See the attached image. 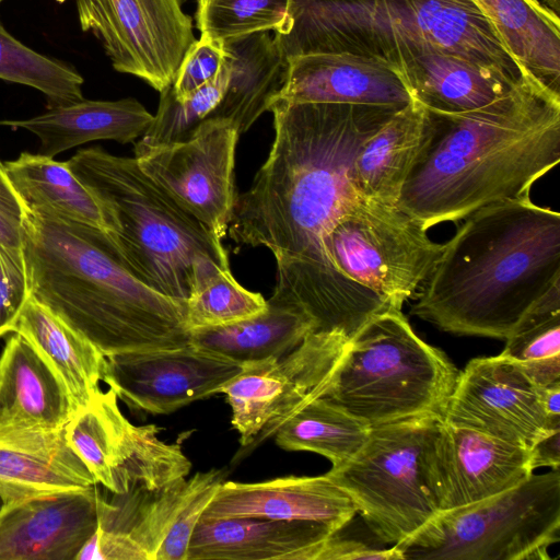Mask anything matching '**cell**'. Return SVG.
Segmentation results:
<instances>
[{"label": "cell", "instance_id": "603a6c76", "mask_svg": "<svg viewBox=\"0 0 560 560\" xmlns=\"http://www.w3.org/2000/svg\"><path fill=\"white\" fill-rule=\"evenodd\" d=\"M337 533L310 521L200 518L189 541L187 560H315L324 542Z\"/></svg>", "mask_w": 560, "mask_h": 560}, {"label": "cell", "instance_id": "1f68e13d", "mask_svg": "<svg viewBox=\"0 0 560 560\" xmlns=\"http://www.w3.org/2000/svg\"><path fill=\"white\" fill-rule=\"evenodd\" d=\"M8 176L30 208L49 210L107 233L101 209L85 186L71 171L68 161L22 152L4 163Z\"/></svg>", "mask_w": 560, "mask_h": 560}, {"label": "cell", "instance_id": "d6a6232c", "mask_svg": "<svg viewBox=\"0 0 560 560\" xmlns=\"http://www.w3.org/2000/svg\"><path fill=\"white\" fill-rule=\"evenodd\" d=\"M370 431L366 423L319 397L289 418L273 436L283 450L314 452L338 467L357 455Z\"/></svg>", "mask_w": 560, "mask_h": 560}, {"label": "cell", "instance_id": "8d00e7d4", "mask_svg": "<svg viewBox=\"0 0 560 560\" xmlns=\"http://www.w3.org/2000/svg\"><path fill=\"white\" fill-rule=\"evenodd\" d=\"M200 37L222 40L255 32L287 31L290 0H196Z\"/></svg>", "mask_w": 560, "mask_h": 560}, {"label": "cell", "instance_id": "f546056e", "mask_svg": "<svg viewBox=\"0 0 560 560\" xmlns=\"http://www.w3.org/2000/svg\"><path fill=\"white\" fill-rule=\"evenodd\" d=\"M267 304L262 313L237 323L192 330L189 342L249 364L285 355L315 330L314 323L302 312L268 300Z\"/></svg>", "mask_w": 560, "mask_h": 560}, {"label": "cell", "instance_id": "5b68a950", "mask_svg": "<svg viewBox=\"0 0 560 560\" xmlns=\"http://www.w3.org/2000/svg\"><path fill=\"white\" fill-rule=\"evenodd\" d=\"M282 56L350 52L397 68L429 51L453 52L518 77L520 63L472 0H290Z\"/></svg>", "mask_w": 560, "mask_h": 560}, {"label": "cell", "instance_id": "277c9868", "mask_svg": "<svg viewBox=\"0 0 560 560\" xmlns=\"http://www.w3.org/2000/svg\"><path fill=\"white\" fill-rule=\"evenodd\" d=\"M24 211L30 295L105 357L189 343L186 303L137 279L105 231L45 209Z\"/></svg>", "mask_w": 560, "mask_h": 560}, {"label": "cell", "instance_id": "f6af8a7d", "mask_svg": "<svg viewBox=\"0 0 560 560\" xmlns=\"http://www.w3.org/2000/svg\"><path fill=\"white\" fill-rule=\"evenodd\" d=\"M542 404L549 420L560 424V382L542 387Z\"/></svg>", "mask_w": 560, "mask_h": 560}, {"label": "cell", "instance_id": "44dd1931", "mask_svg": "<svg viewBox=\"0 0 560 560\" xmlns=\"http://www.w3.org/2000/svg\"><path fill=\"white\" fill-rule=\"evenodd\" d=\"M355 513L351 498L325 474L249 483L222 481L201 518L258 516L310 521L341 532Z\"/></svg>", "mask_w": 560, "mask_h": 560}, {"label": "cell", "instance_id": "ba28073f", "mask_svg": "<svg viewBox=\"0 0 560 560\" xmlns=\"http://www.w3.org/2000/svg\"><path fill=\"white\" fill-rule=\"evenodd\" d=\"M559 540L560 471L551 469L441 512L395 547L404 560H549L548 549Z\"/></svg>", "mask_w": 560, "mask_h": 560}, {"label": "cell", "instance_id": "9c48e42d", "mask_svg": "<svg viewBox=\"0 0 560 560\" xmlns=\"http://www.w3.org/2000/svg\"><path fill=\"white\" fill-rule=\"evenodd\" d=\"M442 420L425 416L373 427L357 455L327 472L384 544L404 542L440 512L429 456Z\"/></svg>", "mask_w": 560, "mask_h": 560}, {"label": "cell", "instance_id": "ffe728a7", "mask_svg": "<svg viewBox=\"0 0 560 560\" xmlns=\"http://www.w3.org/2000/svg\"><path fill=\"white\" fill-rule=\"evenodd\" d=\"M277 98L289 103H339L402 108L412 96L388 61L350 52L289 58Z\"/></svg>", "mask_w": 560, "mask_h": 560}, {"label": "cell", "instance_id": "7bdbcfd3", "mask_svg": "<svg viewBox=\"0 0 560 560\" xmlns=\"http://www.w3.org/2000/svg\"><path fill=\"white\" fill-rule=\"evenodd\" d=\"M404 560L395 547L375 548L362 541L342 537L340 532L327 539L317 552L315 560Z\"/></svg>", "mask_w": 560, "mask_h": 560}, {"label": "cell", "instance_id": "f1b7e54d", "mask_svg": "<svg viewBox=\"0 0 560 560\" xmlns=\"http://www.w3.org/2000/svg\"><path fill=\"white\" fill-rule=\"evenodd\" d=\"M13 332L26 338L50 364L77 410L101 390L106 357L33 296L27 299Z\"/></svg>", "mask_w": 560, "mask_h": 560}, {"label": "cell", "instance_id": "7c38bea8", "mask_svg": "<svg viewBox=\"0 0 560 560\" xmlns=\"http://www.w3.org/2000/svg\"><path fill=\"white\" fill-rule=\"evenodd\" d=\"M113 389L100 390L65 427L66 438L96 480L114 493L160 489L186 478L191 463L179 444L158 438L155 424L135 425Z\"/></svg>", "mask_w": 560, "mask_h": 560}, {"label": "cell", "instance_id": "83f0119b", "mask_svg": "<svg viewBox=\"0 0 560 560\" xmlns=\"http://www.w3.org/2000/svg\"><path fill=\"white\" fill-rule=\"evenodd\" d=\"M427 115V108L412 98L364 141L352 166V184L360 197L397 207L423 141Z\"/></svg>", "mask_w": 560, "mask_h": 560}, {"label": "cell", "instance_id": "ac0fdd59", "mask_svg": "<svg viewBox=\"0 0 560 560\" xmlns=\"http://www.w3.org/2000/svg\"><path fill=\"white\" fill-rule=\"evenodd\" d=\"M221 470L197 472L160 489L136 487L126 493L95 485L97 529L77 560H155L187 502Z\"/></svg>", "mask_w": 560, "mask_h": 560}, {"label": "cell", "instance_id": "8992f818", "mask_svg": "<svg viewBox=\"0 0 560 560\" xmlns=\"http://www.w3.org/2000/svg\"><path fill=\"white\" fill-rule=\"evenodd\" d=\"M68 163L96 200L126 267L147 287L186 303L201 260L230 269L221 240L156 185L135 158L91 147Z\"/></svg>", "mask_w": 560, "mask_h": 560}, {"label": "cell", "instance_id": "60d3db41", "mask_svg": "<svg viewBox=\"0 0 560 560\" xmlns=\"http://www.w3.org/2000/svg\"><path fill=\"white\" fill-rule=\"evenodd\" d=\"M222 481L221 471L187 502L162 542L155 560H187V549L194 529Z\"/></svg>", "mask_w": 560, "mask_h": 560}, {"label": "cell", "instance_id": "bcb514c9", "mask_svg": "<svg viewBox=\"0 0 560 560\" xmlns=\"http://www.w3.org/2000/svg\"><path fill=\"white\" fill-rule=\"evenodd\" d=\"M541 4L555 14L559 15V0H542Z\"/></svg>", "mask_w": 560, "mask_h": 560}, {"label": "cell", "instance_id": "cb8c5ba5", "mask_svg": "<svg viewBox=\"0 0 560 560\" xmlns=\"http://www.w3.org/2000/svg\"><path fill=\"white\" fill-rule=\"evenodd\" d=\"M75 411L55 370L13 332L0 354V428L62 429Z\"/></svg>", "mask_w": 560, "mask_h": 560}, {"label": "cell", "instance_id": "5bb4252c", "mask_svg": "<svg viewBox=\"0 0 560 560\" xmlns=\"http://www.w3.org/2000/svg\"><path fill=\"white\" fill-rule=\"evenodd\" d=\"M240 133L228 119L208 117L186 140L135 144L140 168L218 238L228 233L236 201L235 148Z\"/></svg>", "mask_w": 560, "mask_h": 560}, {"label": "cell", "instance_id": "e0dca14e", "mask_svg": "<svg viewBox=\"0 0 560 560\" xmlns=\"http://www.w3.org/2000/svg\"><path fill=\"white\" fill-rule=\"evenodd\" d=\"M429 468L439 513L501 493L534 472L529 450L445 420L433 440Z\"/></svg>", "mask_w": 560, "mask_h": 560}, {"label": "cell", "instance_id": "484cf974", "mask_svg": "<svg viewBox=\"0 0 560 560\" xmlns=\"http://www.w3.org/2000/svg\"><path fill=\"white\" fill-rule=\"evenodd\" d=\"M397 70L412 98L427 109L444 113L481 107L505 93L520 77L446 51L409 57Z\"/></svg>", "mask_w": 560, "mask_h": 560}, {"label": "cell", "instance_id": "b9f144b4", "mask_svg": "<svg viewBox=\"0 0 560 560\" xmlns=\"http://www.w3.org/2000/svg\"><path fill=\"white\" fill-rule=\"evenodd\" d=\"M24 203L14 189L4 164L0 161V245L22 252Z\"/></svg>", "mask_w": 560, "mask_h": 560}, {"label": "cell", "instance_id": "6da1fadb", "mask_svg": "<svg viewBox=\"0 0 560 560\" xmlns=\"http://www.w3.org/2000/svg\"><path fill=\"white\" fill-rule=\"evenodd\" d=\"M399 109L272 102L269 155L237 195L228 232L237 245L273 254L279 285L301 294L340 287L343 278L328 264L323 240L361 198L352 184L359 150Z\"/></svg>", "mask_w": 560, "mask_h": 560}, {"label": "cell", "instance_id": "c3c4849f", "mask_svg": "<svg viewBox=\"0 0 560 560\" xmlns=\"http://www.w3.org/2000/svg\"><path fill=\"white\" fill-rule=\"evenodd\" d=\"M2 506H3V502H2V500L0 499V510H1V508H2Z\"/></svg>", "mask_w": 560, "mask_h": 560}, {"label": "cell", "instance_id": "d4e9b609", "mask_svg": "<svg viewBox=\"0 0 560 560\" xmlns=\"http://www.w3.org/2000/svg\"><path fill=\"white\" fill-rule=\"evenodd\" d=\"M153 115L135 98L78 102L47 107L37 116L0 120V126L25 129L40 142V154L58 153L95 140L133 142L150 127Z\"/></svg>", "mask_w": 560, "mask_h": 560}, {"label": "cell", "instance_id": "52a82bcc", "mask_svg": "<svg viewBox=\"0 0 560 560\" xmlns=\"http://www.w3.org/2000/svg\"><path fill=\"white\" fill-rule=\"evenodd\" d=\"M459 371L389 305L348 341L323 398L370 428L444 416Z\"/></svg>", "mask_w": 560, "mask_h": 560}, {"label": "cell", "instance_id": "d590c367", "mask_svg": "<svg viewBox=\"0 0 560 560\" xmlns=\"http://www.w3.org/2000/svg\"><path fill=\"white\" fill-rule=\"evenodd\" d=\"M0 79L40 91L47 98V107L84 98L83 77L73 67L31 49L13 37L1 21Z\"/></svg>", "mask_w": 560, "mask_h": 560}, {"label": "cell", "instance_id": "f35d334b", "mask_svg": "<svg viewBox=\"0 0 560 560\" xmlns=\"http://www.w3.org/2000/svg\"><path fill=\"white\" fill-rule=\"evenodd\" d=\"M28 298V278L22 252L0 245V338L13 332Z\"/></svg>", "mask_w": 560, "mask_h": 560}, {"label": "cell", "instance_id": "7402d4cb", "mask_svg": "<svg viewBox=\"0 0 560 560\" xmlns=\"http://www.w3.org/2000/svg\"><path fill=\"white\" fill-rule=\"evenodd\" d=\"M96 480L62 429L0 428V499L30 498L92 488Z\"/></svg>", "mask_w": 560, "mask_h": 560}, {"label": "cell", "instance_id": "74e56055", "mask_svg": "<svg viewBox=\"0 0 560 560\" xmlns=\"http://www.w3.org/2000/svg\"><path fill=\"white\" fill-rule=\"evenodd\" d=\"M228 81L229 65L223 56L222 67L215 78L186 100H177L172 85L161 92L158 112L138 143L160 145L186 140L219 105Z\"/></svg>", "mask_w": 560, "mask_h": 560}, {"label": "cell", "instance_id": "836d02e7", "mask_svg": "<svg viewBox=\"0 0 560 560\" xmlns=\"http://www.w3.org/2000/svg\"><path fill=\"white\" fill-rule=\"evenodd\" d=\"M505 341L501 354L539 386L560 382V283L524 314Z\"/></svg>", "mask_w": 560, "mask_h": 560}, {"label": "cell", "instance_id": "ab89813d", "mask_svg": "<svg viewBox=\"0 0 560 560\" xmlns=\"http://www.w3.org/2000/svg\"><path fill=\"white\" fill-rule=\"evenodd\" d=\"M223 62L222 40L199 38L185 55L172 85L177 100L184 101L219 73Z\"/></svg>", "mask_w": 560, "mask_h": 560}, {"label": "cell", "instance_id": "9a60e30c", "mask_svg": "<svg viewBox=\"0 0 560 560\" xmlns=\"http://www.w3.org/2000/svg\"><path fill=\"white\" fill-rule=\"evenodd\" d=\"M443 420L529 451L546 434L560 429L545 411L542 387L502 354L467 363L458 373Z\"/></svg>", "mask_w": 560, "mask_h": 560}, {"label": "cell", "instance_id": "4fadbf2b", "mask_svg": "<svg viewBox=\"0 0 560 560\" xmlns=\"http://www.w3.org/2000/svg\"><path fill=\"white\" fill-rule=\"evenodd\" d=\"M184 0H75L80 27L103 45L113 68L160 93L173 85L196 42Z\"/></svg>", "mask_w": 560, "mask_h": 560}, {"label": "cell", "instance_id": "d6986e66", "mask_svg": "<svg viewBox=\"0 0 560 560\" xmlns=\"http://www.w3.org/2000/svg\"><path fill=\"white\" fill-rule=\"evenodd\" d=\"M97 529L95 486L0 510V560H77Z\"/></svg>", "mask_w": 560, "mask_h": 560}, {"label": "cell", "instance_id": "8fae6325", "mask_svg": "<svg viewBox=\"0 0 560 560\" xmlns=\"http://www.w3.org/2000/svg\"><path fill=\"white\" fill-rule=\"evenodd\" d=\"M348 341L336 330H313L285 355L245 364L221 393L243 448L273 436L289 418L323 396Z\"/></svg>", "mask_w": 560, "mask_h": 560}, {"label": "cell", "instance_id": "3957f363", "mask_svg": "<svg viewBox=\"0 0 560 560\" xmlns=\"http://www.w3.org/2000/svg\"><path fill=\"white\" fill-rule=\"evenodd\" d=\"M463 220L410 314L443 331L505 340L560 283V214L525 197L486 206Z\"/></svg>", "mask_w": 560, "mask_h": 560}, {"label": "cell", "instance_id": "4316f807", "mask_svg": "<svg viewBox=\"0 0 560 560\" xmlns=\"http://www.w3.org/2000/svg\"><path fill=\"white\" fill-rule=\"evenodd\" d=\"M222 48L229 81L219 105L208 117L230 120L241 136L278 97L288 61L268 31L222 39Z\"/></svg>", "mask_w": 560, "mask_h": 560}, {"label": "cell", "instance_id": "7a4b0ae2", "mask_svg": "<svg viewBox=\"0 0 560 560\" xmlns=\"http://www.w3.org/2000/svg\"><path fill=\"white\" fill-rule=\"evenodd\" d=\"M427 114L421 148L397 201L427 231L529 197L560 161V92L526 67L481 107Z\"/></svg>", "mask_w": 560, "mask_h": 560}, {"label": "cell", "instance_id": "ee69618b", "mask_svg": "<svg viewBox=\"0 0 560 560\" xmlns=\"http://www.w3.org/2000/svg\"><path fill=\"white\" fill-rule=\"evenodd\" d=\"M532 466L551 467L559 469L560 466V429L553 430L541 438L530 450Z\"/></svg>", "mask_w": 560, "mask_h": 560}, {"label": "cell", "instance_id": "4dcf8cb0", "mask_svg": "<svg viewBox=\"0 0 560 560\" xmlns=\"http://www.w3.org/2000/svg\"><path fill=\"white\" fill-rule=\"evenodd\" d=\"M491 20L514 58L559 91L560 19L528 0H472Z\"/></svg>", "mask_w": 560, "mask_h": 560}, {"label": "cell", "instance_id": "e575fe53", "mask_svg": "<svg viewBox=\"0 0 560 560\" xmlns=\"http://www.w3.org/2000/svg\"><path fill=\"white\" fill-rule=\"evenodd\" d=\"M267 305L260 293L243 288L230 269L207 258L195 268L186 301V326L190 332L231 325L262 313Z\"/></svg>", "mask_w": 560, "mask_h": 560}, {"label": "cell", "instance_id": "2e32d148", "mask_svg": "<svg viewBox=\"0 0 560 560\" xmlns=\"http://www.w3.org/2000/svg\"><path fill=\"white\" fill-rule=\"evenodd\" d=\"M245 364L192 343L106 357L103 382L132 411L167 415L221 394Z\"/></svg>", "mask_w": 560, "mask_h": 560}, {"label": "cell", "instance_id": "30bf717a", "mask_svg": "<svg viewBox=\"0 0 560 560\" xmlns=\"http://www.w3.org/2000/svg\"><path fill=\"white\" fill-rule=\"evenodd\" d=\"M328 264L399 308L416 296L444 243L396 206L360 198L323 240Z\"/></svg>", "mask_w": 560, "mask_h": 560}, {"label": "cell", "instance_id": "7dc6e473", "mask_svg": "<svg viewBox=\"0 0 560 560\" xmlns=\"http://www.w3.org/2000/svg\"><path fill=\"white\" fill-rule=\"evenodd\" d=\"M530 2H534V3H539L540 1L539 0H528Z\"/></svg>", "mask_w": 560, "mask_h": 560}]
</instances>
